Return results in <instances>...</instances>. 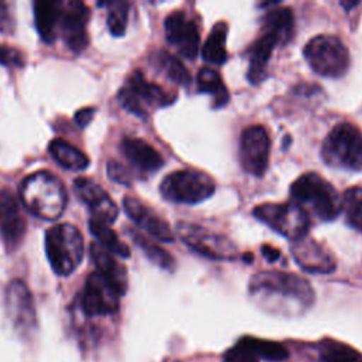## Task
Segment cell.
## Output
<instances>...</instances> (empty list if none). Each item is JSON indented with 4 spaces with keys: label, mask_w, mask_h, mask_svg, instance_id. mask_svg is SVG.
<instances>
[{
    "label": "cell",
    "mask_w": 362,
    "mask_h": 362,
    "mask_svg": "<svg viewBox=\"0 0 362 362\" xmlns=\"http://www.w3.org/2000/svg\"><path fill=\"white\" fill-rule=\"evenodd\" d=\"M249 293L267 311L284 315L301 314L314 303V290L305 279L276 270L255 274L249 283Z\"/></svg>",
    "instance_id": "1"
},
{
    "label": "cell",
    "mask_w": 362,
    "mask_h": 362,
    "mask_svg": "<svg viewBox=\"0 0 362 362\" xmlns=\"http://www.w3.org/2000/svg\"><path fill=\"white\" fill-rule=\"evenodd\" d=\"M290 195L308 216L320 221H334L341 212V198L337 189L317 173L300 175L290 185Z\"/></svg>",
    "instance_id": "2"
},
{
    "label": "cell",
    "mask_w": 362,
    "mask_h": 362,
    "mask_svg": "<svg viewBox=\"0 0 362 362\" xmlns=\"http://www.w3.org/2000/svg\"><path fill=\"white\" fill-rule=\"evenodd\" d=\"M20 195L24 206L45 221L59 218L68 199L62 182L47 171H38L24 178Z\"/></svg>",
    "instance_id": "3"
},
{
    "label": "cell",
    "mask_w": 362,
    "mask_h": 362,
    "mask_svg": "<svg viewBox=\"0 0 362 362\" xmlns=\"http://www.w3.org/2000/svg\"><path fill=\"white\" fill-rule=\"evenodd\" d=\"M45 253L52 270L59 276L71 274L83 256V239L71 223H59L45 232Z\"/></svg>",
    "instance_id": "4"
},
{
    "label": "cell",
    "mask_w": 362,
    "mask_h": 362,
    "mask_svg": "<svg viewBox=\"0 0 362 362\" xmlns=\"http://www.w3.org/2000/svg\"><path fill=\"white\" fill-rule=\"evenodd\" d=\"M322 160L337 168L358 171L362 168V133L351 123L331 129L321 146Z\"/></svg>",
    "instance_id": "5"
},
{
    "label": "cell",
    "mask_w": 362,
    "mask_h": 362,
    "mask_svg": "<svg viewBox=\"0 0 362 362\" xmlns=\"http://www.w3.org/2000/svg\"><path fill=\"white\" fill-rule=\"evenodd\" d=\"M304 58L310 68L320 76L339 78L349 66V51L335 35H317L304 49Z\"/></svg>",
    "instance_id": "6"
},
{
    "label": "cell",
    "mask_w": 362,
    "mask_h": 362,
    "mask_svg": "<svg viewBox=\"0 0 362 362\" xmlns=\"http://www.w3.org/2000/svg\"><path fill=\"white\" fill-rule=\"evenodd\" d=\"M163 198L175 204H199L215 192L214 180L201 171L178 170L165 175L160 184Z\"/></svg>",
    "instance_id": "7"
},
{
    "label": "cell",
    "mask_w": 362,
    "mask_h": 362,
    "mask_svg": "<svg viewBox=\"0 0 362 362\" xmlns=\"http://www.w3.org/2000/svg\"><path fill=\"white\" fill-rule=\"evenodd\" d=\"M253 216L290 240H297L308 233L311 218L294 202L262 204L253 208Z\"/></svg>",
    "instance_id": "8"
},
{
    "label": "cell",
    "mask_w": 362,
    "mask_h": 362,
    "mask_svg": "<svg viewBox=\"0 0 362 362\" xmlns=\"http://www.w3.org/2000/svg\"><path fill=\"white\" fill-rule=\"evenodd\" d=\"M175 98L177 95L167 93L157 83L147 81L140 71H134L117 93L120 105L139 117H146L150 107H161L173 103Z\"/></svg>",
    "instance_id": "9"
},
{
    "label": "cell",
    "mask_w": 362,
    "mask_h": 362,
    "mask_svg": "<svg viewBox=\"0 0 362 362\" xmlns=\"http://www.w3.org/2000/svg\"><path fill=\"white\" fill-rule=\"evenodd\" d=\"M175 230L188 247L205 257L215 260H232L238 255L236 246L228 238L202 226L178 222Z\"/></svg>",
    "instance_id": "10"
},
{
    "label": "cell",
    "mask_w": 362,
    "mask_h": 362,
    "mask_svg": "<svg viewBox=\"0 0 362 362\" xmlns=\"http://www.w3.org/2000/svg\"><path fill=\"white\" fill-rule=\"evenodd\" d=\"M6 314L13 328L21 335H30L37 327V314L30 288L23 280H11L4 296Z\"/></svg>",
    "instance_id": "11"
},
{
    "label": "cell",
    "mask_w": 362,
    "mask_h": 362,
    "mask_svg": "<svg viewBox=\"0 0 362 362\" xmlns=\"http://www.w3.org/2000/svg\"><path fill=\"white\" fill-rule=\"evenodd\" d=\"M270 154V137L260 124L247 126L240 136L239 158L243 170L252 175H263Z\"/></svg>",
    "instance_id": "12"
},
{
    "label": "cell",
    "mask_w": 362,
    "mask_h": 362,
    "mask_svg": "<svg viewBox=\"0 0 362 362\" xmlns=\"http://www.w3.org/2000/svg\"><path fill=\"white\" fill-rule=\"evenodd\" d=\"M119 291L98 272L86 279L81 293V307L88 315H106L119 308Z\"/></svg>",
    "instance_id": "13"
},
{
    "label": "cell",
    "mask_w": 362,
    "mask_h": 362,
    "mask_svg": "<svg viewBox=\"0 0 362 362\" xmlns=\"http://www.w3.org/2000/svg\"><path fill=\"white\" fill-rule=\"evenodd\" d=\"M88 18L89 11L82 1H68L65 4L62 3L59 30L66 47L74 52H81L88 47Z\"/></svg>",
    "instance_id": "14"
},
{
    "label": "cell",
    "mask_w": 362,
    "mask_h": 362,
    "mask_svg": "<svg viewBox=\"0 0 362 362\" xmlns=\"http://www.w3.org/2000/svg\"><path fill=\"white\" fill-rule=\"evenodd\" d=\"M167 41L177 47L178 52L194 59L199 51V31L197 24L189 20L182 11H173L164 21Z\"/></svg>",
    "instance_id": "15"
},
{
    "label": "cell",
    "mask_w": 362,
    "mask_h": 362,
    "mask_svg": "<svg viewBox=\"0 0 362 362\" xmlns=\"http://www.w3.org/2000/svg\"><path fill=\"white\" fill-rule=\"evenodd\" d=\"M291 253L296 263L307 273L328 274L337 267L335 257L322 245L307 235L293 242Z\"/></svg>",
    "instance_id": "16"
},
{
    "label": "cell",
    "mask_w": 362,
    "mask_h": 362,
    "mask_svg": "<svg viewBox=\"0 0 362 362\" xmlns=\"http://www.w3.org/2000/svg\"><path fill=\"white\" fill-rule=\"evenodd\" d=\"M74 189L76 195L88 205L92 214V219L100 221L110 225L116 221L119 215L117 205L109 197V194L99 187L96 182L88 178H76L74 182Z\"/></svg>",
    "instance_id": "17"
},
{
    "label": "cell",
    "mask_w": 362,
    "mask_h": 362,
    "mask_svg": "<svg viewBox=\"0 0 362 362\" xmlns=\"http://www.w3.org/2000/svg\"><path fill=\"white\" fill-rule=\"evenodd\" d=\"M123 209L127 214V216L136 225L144 229L151 238L161 242L174 240V232L170 223L164 221L161 216H158L156 212H153L150 208H147L144 204H141L139 199L133 197L123 198Z\"/></svg>",
    "instance_id": "18"
},
{
    "label": "cell",
    "mask_w": 362,
    "mask_h": 362,
    "mask_svg": "<svg viewBox=\"0 0 362 362\" xmlns=\"http://www.w3.org/2000/svg\"><path fill=\"white\" fill-rule=\"evenodd\" d=\"M0 232L8 247H16L25 233V218L20 204L8 191L0 192Z\"/></svg>",
    "instance_id": "19"
},
{
    "label": "cell",
    "mask_w": 362,
    "mask_h": 362,
    "mask_svg": "<svg viewBox=\"0 0 362 362\" xmlns=\"http://www.w3.org/2000/svg\"><path fill=\"white\" fill-rule=\"evenodd\" d=\"M90 257L96 266V272L102 274L119 291L120 296H123L127 290L126 267L113 257V253L99 243L90 245Z\"/></svg>",
    "instance_id": "20"
},
{
    "label": "cell",
    "mask_w": 362,
    "mask_h": 362,
    "mask_svg": "<svg viewBox=\"0 0 362 362\" xmlns=\"http://www.w3.org/2000/svg\"><path fill=\"white\" fill-rule=\"evenodd\" d=\"M122 150L126 158L143 173L157 171L164 164L161 154L141 139L124 137L122 140Z\"/></svg>",
    "instance_id": "21"
},
{
    "label": "cell",
    "mask_w": 362,
    "mask_h": 362,
    "mask_svg": "<svg viewBox=\"0 0 362 362\" xmlns=\"http://www.w3.org/2000/svg\"><path fill=\"white\" fill-rule=\"evenodd\" d=\"M279 38L267 31H263L262 35L250 45L249 48V69L247 79L250 83H259L266 76V66L273 54L276 45H279Z\"/></svg>",
    "instance_id": "22"
},
{
    "label": "cell",
    "mask_w": 362,
    "mask_h": 362,
    "mask_svg": "<svg viewBox=\"0 0 362 362\" xmlns=\"http://www.w3.org/2000/svg\"><path fill=\"white\" fill-rule=\"evenodd\" d=\"M62 13L61 1L51 0H38L34 3V16H35V27L40 37L51 44L57 38V28L59 27Z\"/></svg>",
    "instance_id": "23"
},
{
    "label": "cell",
    "mask_w": 362,
    "mask_h": 362,
    "mask_svg": "<svg viewBox=\"0 0 362 362\" xmlns=\"http://www.w3.org/2000/svg\"><path fill=\"white\" fill-rule=\"evenodd\" d=\"M48 151L55 160V163H58L61 167L66 170L79 171V170H85L89 165L88 156L64 139L51 140L48 146Z\"/></svg>",
    "instance_id": "24"
},
{
    "label": "cell",
    "mask_w": 362,
    "mask_h": 362,
    "mask_svg": "<svg viewBox=\"0 0 362 362\" xmlns=\"http://www.w3.org/2000/svg\"><path fill=\"white\" fill-rule=\"evenodd\" d=\"M226 34H228V24L225 21H218L212 27L201 49V55L204 61L212 65H222L226 61L228 58Z\"/></svg>",
    "instance_id": "25"
},
{
    "label": "cell",
    "mask_w": 362,
    "mask_h": 362,
    "mask_svg": "<svg viewBox=\"0 0 362 362\" xmlns=\"http://www.w3.org/2000/svg\"><path fill=\"white\" fill-rule=\"evenodd\" d=\"M197 85L201 93H206L212 96V102L215 107H221L228 103L229 100L228 89L222 81V76L214 68H209V66L201 68L197 76Z\"/></svg>",
    "instance_id": "26"
},
{
    "label": "cell",
    "mask_w": 362,
    "mask_h": 362,
    "mask_svg": "<svg viewBox=\"0 0 362 362\" xmlns=\"http://www.w3.org/2000/svg\"><path fill=\"white\" fill-rule=\"evenodd\" d=\"M294 28V17L293 11L288 7H276L273 10H267L263 17V31L274 34L280 44L288 41L291 38Z\"/></svg>",
    "instance_id": "27"
},
{
    "label": "cell",
    "mask_w": 362,
    "mask_h": 362,
    "mask_svg": "<svg viewBox=\"0 0 362 362\" xmlns=\"http://www.w3.org/2000/svg\"><path fill=\"white\" fill-rule=\"evenodd\" d=\"M89 230L92 235L98 239L99 245L107 249L110 253L117 255L120 257H129L130 256V249L127 247L126 243H123L117 233L107 225L96 219H89Z\"/></svg>",
    "instance_id": "28"
},
{
    "label": "cell",
    "mask_w": 362,
    "mask_h": 362,
    "mask_svg": "<svg viewBox=\"0 0 362 362\" xmlns=\"http://www.w3.org/2000/svg\"><path fill=\"white\" fill-rule=\"evenodd\" d=\"M341 211L345 214L346 223L362 232V187H352L345 191L341 199Z\"/></svg>",
    "instance_id": "29"
},
{
    "label": "cell",
    "mask_w": 362,
    "mask_h": 362,
    "mask_svg": "<svg viewBox=\"0 0 362 362\" xmlns=\"http://www.w3.org/2000/svg\"><path fill=\"white\" fill-rule=\"evenodd\" d=\"M134 243L143 250V253L148 257L150 262H153L154 264H157L161 269H171L174 266V259L173 256L164 250L163 247H160L158 245H156L154 242H151L150 239H147L146 236L137 233V232H130Z\"/></svg>",
    "instance_id": "30"
},
{
    "label": "cell",
    "mask_w": 362,
    "mask_h": 362,
    "mask_svg": "<svg viewBox=\"0 0 362 362\" xmlns=\"http://www.w3.org/2000/svg\"><path fill=\"white\" fill-rule=\"evenodd\" d=\"M157 62L160 69L165 74L167 78H170L171 81H174L181 86L189 85L191 82L189 72L177 57L168 54L167 51H160L157 55Z\"/></svg>",
    "instance_id": "31"
},
{
    "label": "cell",
    "mask_w": 362,
    "mask_h": 362,
    "mask_svg": "<svg viewBox=\"0 0 362 362\" xmlns=\"http://www.w3.org/2000/svg\"><path fill=\"white\" fill-rule=\"evenodd\" d=\"M256 348V338L245 337L223 355V362H260Z\"/></svg>",
    "instance_id": "32"
},
{
    "label": "cell",
    "mask_w": 362,
    "mask_h": 362,
    "mask_svg": "<svg viewBox=\"0 0 362 362\" xmlns=\"http://www.w3.org/2000/svg\"><path fill=\"white\" fill-rule=\"evenodd\" d=\"M109 7L107 13V28L112 35L120 37L126 31L129 17V3L126 1H110L103 3Z\"/></svg>",
    "instance_id": "33"
},
{
    "label": "cell",
    "mask_w": 362,
    "mask_h": 362,
    "mask_svg": "<svg viewBox=\"0 0 362 362\" xmlns=\"http://www.w3.org/2000/svg\"><path fill=\"white\" fill-rule=\"evenodd\" d=\"M321 362H362V354L349 345L334 342L321 351Z\"/></svg>",
    "instance_id": "34"
},
{
    "label": "cell",
    "mask_w": 362,
    "mask_h": 362,
    "mask_svg": "<svg viewBox=\"0 0 362 362\" xmlns=\"http://www.w3.org/2000/svg\"><path fill=\"white\" fill-rule=\"evenodd\" d=\"M256 348L260 355V359H266L270 362H279L288 358V351L279 342L259 339L256 338Z\"/></svg>",
    "instance_id": "35"
},
{
    "label": "cell",
    "mask_w": 362,
    "mask_h": 362,
    "mask_svg": "<svg viewBox=\"0 0 362 362\" xmlns=\"http://www.w3.org/2000/svg\"><path fill=\"white\" fill-rule=\"evenodd\" d=\"M0 65L21 68L24 65V55L17 48L1 44L0 45Z\"/></svg>",
    "instance_id": "36"
},
{
    "label": "cell",
    "mask_w": 362,
    "mask_h": 362,
    "mask_svg": "<svg viewBox=\"0 0 362 362\" xmlns=\"http://www.w3.org/2000/svg\"><path fill=\"white\" fill-rule=\"evenodd\" d=\"M107 175L115 182L130 185V175H129V173L117 161H109L107 163Z\"/></svg>",
    "instance_id": "37"
},
{
    "label": "cell",
    "mask_w": 362,
    "mask_h": 362,
    "mask_svg": "<svg viewBox=\"0 0 362 362\" xmlns=\"http://www.w3.org/2000/svg\"><path fill=\"white\" fill-rule=\"evenodd\" d=\"M95 107H83V109H79L76 113H75V122L79 127H86L89 124V122L93 119V115H95Z\"/></svg>",
    "instance_id": "38"
},
{
    "label": "cell",
    "mask_w": 362,
    "mask_h": 362,
    "mask_svg": "<svg viewBox=\"0 0 362 362\" xmlns=\"http://www.w3.org/2000/svg\"><path fill=\"white\" fill-rule=\"evenodd\" d=\"M262 255L269 260V262H276L280 257V250L270 246V245H263L262 246Z\"/></svg>",
    "instance_id": "39"
}]
</instances>
